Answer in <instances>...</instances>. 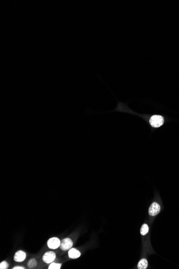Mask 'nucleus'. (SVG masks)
Instances as JSON below:
<instances>
[{
  "instance_id": "1",
  "label": "nucleus",
  "mask_w": 179,
  "mask_h": 269,
  "mask_svg": "<svg viewBox=\"0 0 179 269\" xmlns=\"http://www.w3.org/2000/svg\"><path fill=\"white\" fill-rule=\"evenodd\" d=\"M164 122V118L159 115H154L150 118V123L154 127H159L163 125Z\"/></svg>"
},
{
  "instance_id": "3",
  "label": "nucleus",
  "mask_w": 179,
  "mask_h": 269,
  "mask_svg": "<svg viewBox=\"0 0 179 269\" xmlns=\"http://www.w3.org/2000/svg\"><path fill=\"white\" fill-rule=\"evenodd\" d=\"M60 240L57 237H52L47 241L48 247L51 249H57L60 246Z\"/></svg>"
},
{
  "instance_id": "2",
  "label": "nucleus",
  "mask_w": 179,
  "mask_h": 269,
  "mask_svg": "<svg viewBox=\"0 0 179 269\" xmlns=\"http://www.w3.org/2000/svg\"><path fill=\"white\" fill-rule=\"evenodd\" d=\"M73 242L72 240L70 239L69 238H66L62 240L61 242V244L60 247L62 250H69L71 248L73 247Z\"/></svg>"
},
{
  "instance_id": "11",
  "label": "nucleus",
  "mask_w": 179,
  "mask_h": 269,
  "mask_svg": "<svg viewBox=\"0 0 179 269\" xmlns=\"http://www.w3.org/2000/svg\"><path fill=\"white\" fill-rule=\"evenodd\" d=\"M61 263H52L49 266L48 269H60L61 268Z\"/></svg>"
},
{
  "instance_id": "12",
  "label": "nucleus",
  "mask_w": 179,
  "mask_h": 269,
  "mask_svg": "<svg viewBox=\"0 0 179 269\" xmlns=\"http://www.w3.org/2000/svg\"><path fill=\"white\" fill-rule=\"evenodd\" d=\"M8 267H9V264L6 261L1 262L0 264V269H8Z\"/></svg>"
},
{
  "instance_id": "7",
  "label": "nucleus",
  "mask_w": 179,
  "mask_h": 269,
  "mask_svg": "<svg viewBox=\"0 0 179 269\" xmlns=\"http://www.w3.org/2000/svg\"><path fill=\"white\" fill-rule=\"evenodd\" d=\"M69 257L72 259H76L80 257V252L75 248H71L68 251Z\"/></svg>"
},
{
  "instance_id": "4",
  "label": "nucleus",
  "mask_w": 179,
  "mask_h": 269,
  "mask_svg": "<svg viewBox=\"0 0 179 269\" xmlns=\"http://www.w3.org/2000/svg\"><path fill=\"white\" fill-rule=\"evenodd\" d=\"M56 258V255L53 251H48L46 252L43 257V259L44 262L47 264L51 263L55 260Z\"/></svg>"
},
{
  "instance_id": "9",
  "label": "nucleus",
  "mask_w": 179,
  "mask_h": 269,
  "mask_svg": "<svg viewBox=\"0 0 179 269\" xmlns=\"http://www.w3.org/2000/svg\"><path fill=\"white\" fill-rule=\"evenodd\" d=\"M149 227L146 224H144L143 225L141 228V234L142 235H146L147 233L149 232Z\"/></svg>"
},
{
  "instance_id": "8",
  "label": "nucleus",
  "mask_w": 179,
  "mask_h": 269,
  "mask_svg": "<svg viewBox=\"0 0 179 269\" xmlns=\"http://www.w3.org/2000/svg\"><path fill=\"white\" fill-rule=\"evenodd\" d=\"M148 266V263L146 259H142L138 263L137 268L139 269H145Z\"/></svg>"
},
{
  "instance_id": "10",
  "label": "nucleus",
  "mask_w": 179,
  "mask_h": 269,
  "mask_svg": "<svg viewBox=\"0 0 179 269\" xmlns=\"http://www.w3.org/2000/svg\"><path fill=\"white\" fill-rule=\"evenodd\" d=\"M37 265V262L36 261V260L33 258V259H30L29 262H28V267L30 268V269H32V268H33L34 267H36V266Z\"/></svg>"
},
{
  "instance_id": "6",
  "label": "nucleus",
  "mask_w": 179,
  "mask_h": 269,
  "mask_svg": "<svg viewBox=\"0 0 179 269\" xmlns=\"http://www.w3.org/2000/svg\"><path fill=\"white\" fill-rule=\"evenodd\" d=\"M26 254L24 251L19 250L16 252L14 256V260L16 262H22L25 260Z\"/></svg>"
},
{
  "instance_id": "5",
  "label": "nucleus",
  "mask_w": 179,
  "mask_h": 269,
  "mask_svg": "<svg viewBox=\"0 0 179 269\" xmlns=\"http://www.w3.org/2000/svg\"><path fill=\"white\" fill-rule=\"evenodd\" d=\"M160 211V206L157 203H154L151 204L149 210V213L151 216H156L159 214Z\"/></svg>"
},
{
  "instance_id": "13",
  "label": "nucleus",
  "mask_w": 179,
  "mask_h": 269,
  "mask_svg": "<svg viewBox=\"0 0 179 269\" xmlns=\"http://www.w3.org/2000/svg\"><path fill=\"white\" fill-rule=\"evenodd\" d=\"M12 269H25V268H24V267H22V266H15V267H14V268H12Z\"/></svg>"
}]
</instances>
